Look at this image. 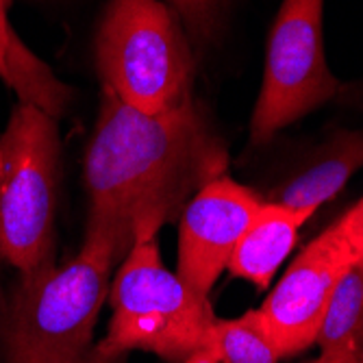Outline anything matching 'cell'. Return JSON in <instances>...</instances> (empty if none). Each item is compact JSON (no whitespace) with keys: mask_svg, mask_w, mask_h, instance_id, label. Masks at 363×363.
Instances as JSON below:
<instances>
[{"mask_svg":"<svg viewBox=\"0 0 363 363\" xmlns=\"http://www.w3.org/2000/svg\"><path fill=\"white\" fill-rule=\"evenodd\" d=\"M226 146L201 101L146 113L103 91L83 166L85 233L109 235L128 250L179 220L191 196L226 174Z\"/></svg>","mask_w":363,"mask_h":363,"instance_id":"6da1fadb","label":"cell"},{"mask_svg":"<svg viewBox=\"0 0 363 363\" xmlns=\"http://www.w3.org/2000/svg\"><path fill=\"white\" fill-rule=\"evenodd\" d=\"M126 252L109 235L85 233L79 255L61 266L18 272L0 303V363H81Z\"/></svg>","mask_w":363,"mask_h":363,"instance_id":"7a4b0ae2","label":"cell"},{"mask_svg":"<svg viewBox=\"0 0 363 363\" xmlns=\"http://www.w3.org/2000/svg\"><path fill=\"white\" fill-rule=\"evenodd\" d=\"M103 91L146 113L194 96L196 52L166 0H107L94 40Z\"/></svg>","mask_w":363,"mask_h":363,"instance_id":"3957f363","label":"cell"},{"mask_svg":"<svg viewBox=\"0 0 363 363\" xmlns=\"http://www.w3.org/2000/svg\"><path fill=\"white\" fill-rule=\"evenodd\" d=\"M109 348L144 350L168 363L194 357L218 320L209 296L189 287L161 259L157 235H142L128 248L109 285Z\"/></svg>","mask_w":363,"mask_h":363,"instance_id":"277c9868","label":"cell"},{"mask_svg":"<svg viewBox=\"0 0 363 363\" xmlns=\"http://www.w3.org/2000/svg\"><path fill=\"white\" fill-rule=\"evenodd\" d=\"M57 118L18 103L0 135V259L22 274L55 261Z\"/></svg>","mask_w":363,"mask_h":363,"instance_id":"5b68a950","label":"cell"},{"mask_svg":"<svg viewBox=\"0 0 363 363\" xmlns=\"http://www.w3.org/2000/svg\"><path fill=\"white\" fill-rule=\"evenodd\" d=\"M324 0H283L268 38L266 68L250 118V144L266 146L277 133L322 105L344 85L331 72L322 35Z\"/></svg>","mask_w":363,"mask_h":363,"instance_id":"8992f818","label":"cell"},{"mask_svg":"<svg viewBox=\"0 0 363 363\" xmlns=\"http://www.w3.org/2000/svg\"><path fill=\"white\" fill-rule=\"evenodd\" d=\"M354 263L340 222L328 226L296 257L259 307L281 359L301 354L315 344L333 294Z\"/></svg>","mask_w":363,"mask_h":363,"instance_id":"52a82bcc","label":"cell"},{"mask_svg":"<svg viewBox=\"0 0 363 363\" xmlns=\"http://www.w3.org/2000/svg\"><path fill=\"white\" fill-rule=\"evenodd\" d=\"M261 203L252 189L226 174L205 183L179 218L177 274L209 296Z\"/></svg>","mask_w":363,"mask_h":363,"instance_id":"ba28073f","label":"cell"},{"mask_svg":"<svg viewBox=\"0 0 363 363\" xmlns=\"http://www.w3.org/2000/svg\"><path fill=\"white\" fill-rule=\"evenodd\" d=\"M313 216L307 209H289L263 201L228 261V272L259 289L270 287L277 270L291 252L303 224Z\"/></svg>","mask_w":363,"mask_h":363,"instance_id":"9c48e42d","label":"cell"},{"mask_svg":"<svg viewBox=\"0 0 363 363\" xmlns=\"http://www.w3.org/2000/svg\"><path fill=\"white\" fill-rule=\"evenodd\" d=\"M363 166V133L340 130L328 140L305 168L270 191L266 201L289 209L318 211L340 194L348 179Z\"/></svg>","mask_w":363,"mask_h":363,"instance_id":"30bf717a","label":"cell"},{"mask_svg":"<svg viewBox=\"0 0 363 363\" xmlns=\"http://www.w3.org/2000/svg\"><path fill=\"white\" fill-rule=\"evenodd\" d=\"M9 5L0 0V79L20 98L59 118L70 105L72 89L63 85L48 65L26 48L7 18Z\"/></svg>","mask_w":363,"mask_h":363,"instance_id":"8fae6325","label":"cell"},{"mask_svg":"<svg viewBox=\"0 0 363 363\" xmlns=\"http://www.w3.org/2000/svg\"><path fill=\"white\" fill-rule=\"evenodd\" d=\"M279 348L259 309L240 318L216 320L194 357L185 363H279Z\"/></svg>","mask_w":363,"mask_h":363,"instance_id":"7c38bea8","label":"cell"},{"mask_svg":"<svg viewBox=\"0 0 363 363\" xmlns=\"http://www.w3.org/2000/svg\"><path fill=\"white\" fill-rule=\"evenodd\" d=\"M363 328V263L354 266L340 281L315 344L320 352L352 357L357 335Z\"/></svg>","mask_w":363,"mask_h":363,"instance_id":"4fadbf2b","label":"cell"},{"mask_svg":"<svg viewBox=\"0 0 363 363\" xmlns=\"http://www.w3.org/2000/svg\"><path fill=\"white\" fill-rule=\"evenodd\" d=\"M181 18L194 52L213 48L226 28L233 0H166Z\"/></svg>","mask_w":363,"mask_h":363,"instance_id":"5bb4252c","label":"cell"},{"mask_svg":"<svg viewBox=\"0 0 363 363\" xmlns=\"http://www.w3.org/2000/svg\"><path fill=\"white\" fill-rule=\"evenodd\" d=\"M337 222H340V226L344 230V238L354 255V261L363 263V198L354 207H350Z\"/></svg>","mask_w":363,"mask_h":363,"instance_id":"9a60e30c","label":"cell"},{"mask_svg":"<svg viewBox=\"0 0 363 363\" xmlns=\"http://www.w3.org/2000/svg\"><path fill=\"white\" fill-rule=\"evenodd\" d=\"M126 354L128 352L109 348L105 342H101V344L91 346V350L85 354V359L81 363H126Z\"/></svg>","mask_w":363,"mask_h":363,"instance_id":"2e32d148","label":"cell"},{"mask_svg":"<svg viewBox=\"0 0 363 363\" xmlns=\"http://www.w3.org/2000/svg\"><path fill=\"white\" fill-rule=\"evenodd\" d=\"M309 363H354L352 357H344V354H326V352H320V357L315 361H309Z\"/></svg>","mask_w":363,"mask_h":363,"instance_id":"e0dca14e","label":"cell"},{"mask_svg":"<svg viewBox=\"0 0 363 363\" xmlns=\"http://www.w3.org/2000/svg\"><path fill=\"white\" fill-rule=\"evenodd\" d=\"M352 359H354V363H363V328L357 335V342H354V348H352Z\"/></svg>","mask_w":363,"mask_h":363,"instance_id":"ac0fdd59","label":"cell"},{"mask_svg":"<svg viewBox=\"0 0 363 363\" xmlns=\"http://www.w3.org/2000/svg\"><path fill=\"white\" fill-rule=\"evenodd\" d=\"M5 3H7V5H9V3H11V0H5Z\"/></svg>","mask_w":363,"mask_h":363,"instance_id":"d6986e66","label":"cell"}]
</instances>
